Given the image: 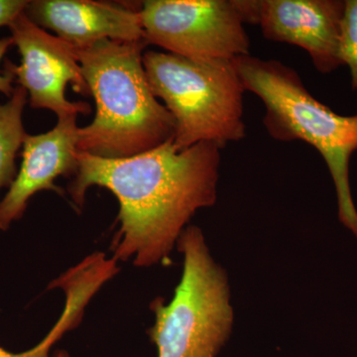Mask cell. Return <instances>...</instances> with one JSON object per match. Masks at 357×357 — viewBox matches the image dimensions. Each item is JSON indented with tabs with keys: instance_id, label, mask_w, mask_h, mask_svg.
<instances>
[{
	"instance_id": "4",
	"label": "cell",
	"mask_w": 357,
	"mask_h": 357,
	"mask_svg": "<svg viewBox=\"0 0 357 357\" xmlns=\"http://www.w3.org/2000/svg\"><path fill=\"white\" fill-rule=\"evenodd\" d=\"M152 93L175 121L174 145L202 142L222 148L245 137L243 81L234 61L192 60L164 52L143 53Z\"/></svg>"
},
{
	"instance_id": "15",
	"label": "cell",
	"mask_w": 357,
	"mask_h": 357,
	"mask_svg": "<svg viewBox=\"0 0 357 357\" xmlns=\"http://www.w3.org/2000/svg\"><path fill=\"white\" fill-rule=\"evenodd\" d=\"M13 45V39L11 36L3 37L0 39V63L3 60L4 56ZM15 81L13 75L10 73L2 70L0 72V93L10 98L14 93L13 82Z\"/></svg>"
},
{
	"instance_id": "9",
	"label": "cell",
	"mask_w": 357,
	"mask_h": 357,
	"mask_svg": "<svg viewBox=\"0 0 357 357\" xmlns=\"http://www.w3.org/2000/svg\"><path fill=\"white\" fill-rule=\"evenodd\" d=\"M77 116L58 121L50 131L27 134L22 146V162L17 175L0 199V230H7L24 215L30 199L38 192L51 190L64 195L55 185L59 176L77 174L79 128Z\"/></svg>"
},
{
	"instance_id": "1",
	"label": "cell",
	"mask_w": 357,
	"mask_h": 357,
	"mask_svg": "<svg viewBox=\"0 0 357 357\" xmlns=\"http://www.w3.org/2000/svg\"><path fill=\"white\" fill-rule=\"evenodd\" d=\"M220 149L202 142L178 150L173 140L128 158H102L79 152V167L68 185L83 206L86 191L105 188L119 203L115 260L150 267L168 259L185 225L199 208L217 202Z\"/></svg>"
},
{
	"instance_id": "3",
	"label": "cell",
	"mask_w": 357,
	"mask_h": 357,
	"mask_svg": "<svg viewBox=\"0 0 357 357\" xmlns=\"http://www.w3.org/2000/svg\"><path fill=\"white\" fill-rule=\"evenodd\" d=\"M245 91L265 107L263 124L275 140L304 141L316 148L332 175L338 218L357 238V210L349 184V162L357 151V114H335L307 91L292 68L248 55L234 61Z\"/></svg>"
},
{
	"instance_id": "8",
	"label": "cell",
	"mask_w": 357,
	"mask_h": 357,
	"mask_svg": "<svg viewBox=\"0 0 357 357\" xmlns=\"http://www.w3.org/2000/svg\"><path fill=\"white\" fill-rule=\"evenodd\" d=\"M345 0H259L257 24L265 38L296 45L314 68L330 74L340 59Z\"/></svg>"
},
{
	"instance_id": "11",
	"label": "cell",
	"mask_w": 357,
	"mask_h": 357,
	"mask_svg": "<svg viewBox=\"0 0 357 357\" xmlns=\"http://www.w3.org/2000/svg\"><path fill=\"white\" fill-rule=\"evenodd\" d=\"M27 103V91L17 86L8 102L0 105V192L10 187L17 175L16 157L28 134L23 124Z\"/></svg>"
},
{
	"instance_id": "5",
	"label": "cell",
	"mask_w": 357,
	"mask_h": 357,
	"mask_svg": "<svg viewBox=\"0 0 357 357\" xmlns=\"http://www.w3.org/2000/svg\"><path fill=\"white\" fill-rule=\"evenodd\" d=\"M177 243L184 255L182 278L169 304L162 298L151 303L156 321L148 335L158 357H218L234 325L227 275L199 227H185Z\"/></svg>"
},
{
	"instance_id": "12",
	"label": "cell",
	"mask_w": 357,
	"mask_h": 357,
	"mask_svg": "<svg viewBox=\"0 0 357 357\" xmlns=\"http://www.w3.org/2000/svg\"><path fill=\"white\" fill-rule=\"evenodd\" d=\"M84 309L76 301H67L65 311L55 326L40 344L28 351L14 354L0 347V357H49L52 347L67 331L72 330L81 321Z\"/></svg>"
},
{
	"instance_id": "13",
	"label": "cell",
	"mask_w": 357,
	"mask_h": 357,
	"mask_svg": "<svg viewBox=\"0 0 357 357\" xmlns=\"http://www.w3.org/2000/svg\"><path fill=\"white\" fill-rule=\"evenodd\" d=\"M340 59L349 67L351 88L357 93V0H345Z\"/></svg>"
},
{
	"instance_id": "2",
	"label": "cell",
	"mask_w": 357,
	"mask_h": 357,
	"mask_svg": "<svg viewBox=\"0 0 357 357\" xmlns=\"http://www.w3.org/2000/svg\"><path fill=\"white\" fill-rule=\"evenodd\" d=\"M147 45L105 39L73 47L96 107L93 122L79 128V152L128 158L174 139L175 121L152 93L143 66Z\"/></svg>"
},
{
	"instance_id": "10",
	"label": "cell",
	"mask_w": 357,
	"mask_h": 357,
	"mask_svg": "<svg viewBox=\"0 0 357 357\" xmlns=\"http://www.w3.org/2000/svg\"><path fill=\"white\" fill-rule=\"evenodd\" d=\"M140 9L91 0H28L24 13L39 27L81 48L105 39L145 40Z\"/></svg>"
},
{
	"instance_id": "6",
	"label": "cell",
	"mask_w": 357,
	"mask_h": 357,
	"mask_svg": "<svg viewBox=\"0 0 357 357\" xmlns=\"http://www.w3.org/2000/svg\"><path fill=\"white\" fill-rule=\"evenodd\" d=\"M148 44L192 60L250 55L245 0H147L140 9Z\"/></svg>"
},
{
	"instance_id": "16",
	"label": "cell",
	"mask_w": 357,
	"mask_h": 357,
	"mask_svg": "<svg viewBox=\"0 0 357 357\" xmlns=\"http://www.w3.org/2000/svg\"><path fill=\"white\" fill-rule=\"evenodd\" d=\"M54 357H70V354H68L67 351H58L57 354H56V356Z\"/></svg>"
},
{
	"instance_id": "14",
	"label": "cell",
	"mask_w": 357,
	"mask_h": 357,
	"mask_svg": "<svg viewBox=\"0 0 357 357\" xmlns=\"http://www.w3.org/2000/svg\"><path fill=\"white\" fill-rule=\"evenodd\" d=\"M28 0H0V27L13 22L21 13H24Z\"/></svg>"
},
{
	"instance_id": "7",
	"label": "cell",
	"mask_w": 357,
	"mask_h": 357,
	"mask_svg": "<svg viewBox=\"0 0 357 357\" xmlns=\"http://www.w3.org/2000/svg\"><path fill=\"white\" fill-rule=\"evenodd\" d=\"M8 28L20 64L6 60L3 70L13 74L18 86L27 91L30 107L51 110L58 121L89 114V103L69 102L65 95L66 86L70 83L76 93L91 96L73 47L33 23L24 13Z\"/></svg>"
}]
</instances>
